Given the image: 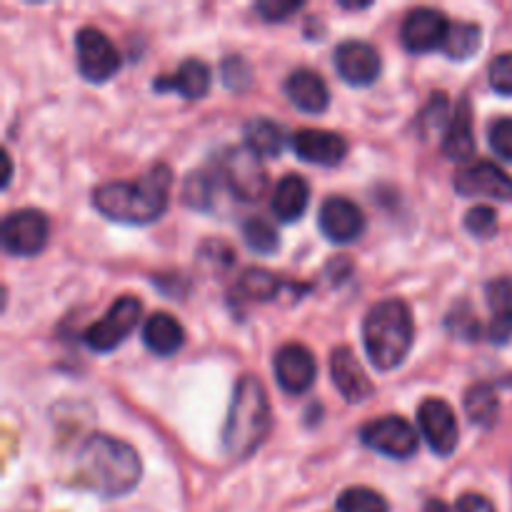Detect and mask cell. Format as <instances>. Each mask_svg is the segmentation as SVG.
I'll return each instance as SVG.
<instances>
[{
  "mask_svg": "<svg viewBox=\"0 0 512 512\" xmlns=\"http://www.w3.org/2000/svg\"><path fill=\"white\" fill-rule=\"evenodd\" d=\"M488 305L493 320H490V340L495 345H505L512 338V280L498 278L488 285Z\"/></svg>",
  "mask_w": 512,
  "mask_h": 512,
  "instance_id": "22",
  "label": "cell"
},
{
  "mask_svg": "<svg viewBox=\"0 0 512 512\" xmlns=\"http://www.w3.org/2000/svg\"><path fill=\"white\" fill-rule=\"evenodd\" d=\"M50 225L40 210L23 208L15 213L5 215L3 220V248L5 253L15 255V258H33L48 243Z\"/></svg>",
  "mask_w": 512,
  "mask_h": 512,
  "instance_id": "7",
  "label": "cell"
},
{
  "mask_svg": "<svg viewBox=\"0 0 512 512\" xmlns=\"http://www.w3.org/2000/svg\"><path fill=\"white\" fill-rule=\"evenodd\" d=\"M480 38H483V30L475 23H460L450 25L448 40H445L443 50L445 55H450L453 60H468L478 53Z\"/></svg>",
  "mask_w": 512,
  "mask_h": 512,
  "instance_id": "26",
  "label": "cell"
},
{
  "mask_svg": "<svg viewBox=\"0 0 512 512\" xmlns=\"http://www.w3.org/2000/svg\"><path fill=\"white\" fill-rule=\"evenodd\" d=\"M143 465L133 445L110 435H90L78 450L75 480L100 498H120L138 485Z\"/></svg>",
  "mask_w": 512,
  "mask_h": 512,
  "instance_id": "1",
  "label": "cell"
},
{
  "mask_svg": "<svg viewBox=\"0 0 512 512\" xmlns=\"http://www.w3.org/2000/svg\"><path fill=\"white\" fill-rule=\"evenodd\" d=\"M318 225L320 233H323L330 243L348 245L363 235L365 218L353 200L333 195V198L325 200L323 208H320Z\"/></svg>",
  "mask_w": 512,
  "mask_h": 512,
  "instance_id": "15",
  "label": "cell"
},
{
  "mask_svg": "<svg viewBox=\"0 0 512 512\" xmlns=\"http://www.w3.org/2000/svg\"><path fill=\"white\" fill-rule=\"evenodd\" d=\"M245 148L253 150L260 160L275 158L285 148V133L278 123L268 118H255L245 125Z\"/></svg>",
  "mask_w": 512,
  "mask_h": 512,
  "instance_id": "24",
  "label": "cell"
},
{
  "mask_svg": "<svg viewBox=\"0 0 512 512\" xmlns=\"http://www.w3.org/2000/svg\"><path fill=\"white\" fill-rule=\"evenodd\" d=\"M278 288H280L278 278H275L273 273H268V270H258V268L245 270L243 278H240V283H238L240 293H243L245 298H250V300L275 298Z\"/></svg>",
  "mask_w": 512,
  "mask_h": 512,
  "instance_id": "29",
  "label": "cell"
},
{
  "mask_svg": "<svg viewBox=\"0 0 512 512\" xmlns=\"http://www.w3.org/2000/svg\"><path fill=\"white\" fill-rule=\"evenodd\" d=\"M388 500L370 488H348L340 493L338 512H388Z\"/></svg>",
  "mask_w": 512,
  "mask_h": 512,
  "instance_id": "28",
  "label": "cell"
},
{
  "mask_svg": "<svg viewBox=\"0 0 512 512\" xmlns=\"http://www.w3.org/2000/svg\"><path fill=\"white\" fill-rule=\"evenodd\" d=\"M488 140L495 155H500V158L512 163V118L495 120L488 130Z\"/></svg>",
  "mask_w": 512,
  "mask_h": 512,
  "instance_id": "32",
  "label": "cell"
},
{
  "mask_svg": "<svg viewBox=\"0 0 512 512\" xmlns=\"http://www.w3.org/2000/svg\"><path fill=\"white\" fill-rule=\"evenodd\" d=\"M310 203V185L303 175H285L273 190V200H270V208L273 215L280 223H295L305 215Z\"/></svg>",
  "mask_w": 512,
  "mask_h": 512,
  "instance_id": "20",
  "label": "cell"
},
{
  "mask_svg": "<svg viewBox=\"0 0 512 512\" xmlns=\"http://www.w3.org/2000/svg\"><path fill=\"white\" fill-rule=\"evenodd\" d=\"M285 95H288L295 108L308 115H320L330 103L328 85L310 68L293 70L288 75V80H285Z\"/></svg>",
  "mask_w": 512,
  "mask_h": 512,
  "instance_id": "18",
  "label": "cell"
},
{
  "mask_svg": "<svg viewBox=\"0 0 512 512\" xmlns=\"http://www.w3.org/2000/svg\"><path fill=\"white\" fill-rule=\"evenodd\" d=\"M155 90L160 93H180L188 100H200L210 90V68L203 60H185L173 75H160L155 78Z\"/></svg>",
  "mask_w": 512,
  "mask_h": 512,
  "instance_id": "19",
  "label": "cell"
},
{
  "mask_svg": "<svg viewBox=\"0 0 512 512\" xmlns=\"http://www.w3.org/2000/svg\"><path fill=\"white\" fill-rule=\"evenodd\" d=\"M465 413H468L473 425L490 428L500 413V400L493 385L475 383L473 388H468V393H465Z\"/></svg>",
  "mask_w": 512,
  "mask_h": 512,
  "instance_id": "25",
  "label": "cell"
},
{
  "mask_svg": "<svg viewBox=\"0 0 512 512\" xmlns=\"http://www.w3.org/2000/svg\"><path fill=\"white\" fill-rule=\"evenodd\" d=\"M455 190L465 198H493L512 203V178L490 160L463 165L455 175Z\"/></svg>",
  "mask_w": 512,
  "mask_h": 512,
  "instance_id": "10",
  "label": "cell"
},
{
  "mask_svg": "<svg viewBox=\"0 0 512 512\" xmlns=\"http://www.w3.org/2000/svg\"><path fill=\"white\" fill-rule=\"evenodd\" d=\"M418 425L425 443L430 445V450H433L435 455L445 458V455L455 453L460 440L458 418H455V410L450 408L445 400L440 398L423 400V405L418 408Z\"/></svg>",
  "mask_w": 512,
  "mask_h": 512,
  "instance_id": "9",
  "label": "cell"
},
{
  "mask_svg": "<svg viewBox=\"0 0 512 512\" xmlns=\"http://www.w3.org/2000/svg\"><path fill=\"white\" fill-rule=\"evenodd\" d=\"M268 428L270 405L265 388L253 375H245L235 385L233 403H230L228 410V423H225L223 430L225 450L233 458H245L263 443Z\"/></svg>",
  "mask_w": 512,
  "mask_h": 512,
  "instance_id": "4",
  "label": "cell"
},
{
  "mask_svg": "<svg viewBox=\"0 0 512 512\" xmlns=\"http://www.w3.org/2000/svg\"><path fill=\"white\" fill-rule=\"evenodd\" d=\"M183 198L190 208H208L213 200V178L205 173L188 175L183 188Z\"/></svg>",
  "mask_w": 512,
  "mask_h": 512,
  "instance_id": "31",
  "label": "cell"
},
{
  "mask_svg": "<svg viewBox=\"0 0 512 512\" xmlns=\"http://www.w3.org/2000/svg\"><path fill=\"white\" fill-rule=\"evenodd\" d=\"M140 315H143V305L133 295H125L113 303V308L98 320V323L90 325L85 330L83 340L90 350L95 353H110V350L118 348L140 323Z\"/></svg>",
  "mask_w": 512,
  "mask_h": 512,
  "instance_id": "5",
  "label": "cell"
},
{
  "mask_svg": "<svg viewBox=\"0 0 512 512\" xmlns=\"http://www.w3.org/2000/svg\"><path fill=\"white\" fill-rule=\"evenodd\" d=\"M318 378L315 355L305 345L288 343L275 355V380L290 395H303L313 388Z\"/></svg>",
  "mask_w": 512,
  "mask_h": 512,
  "instance_id": "13",
  "label": "cell"
},
{
  "mask_svg": "<svg viewBox=\"0 0 512 512\" xmlns=\"http://www.w3.org/2000/svg\"><path fill=\"white\" fill-rule=\"evenodd\" d=\"M330 375H333L335 388L340 390L348 403L358 405L373 395V383L365 375L363 365L355 358V353L350 348H335L330 355Z\"/></svg>",
  "mask_w": 512,
  "mask_h": 512,
  "instance_id": "16",
  "label": "cell"
},
{
  "mask_svg": "<svg viewBox=\"0 0 512 512\" xmlns=\"http://www.w3.org/2000/svg\"><path fill=\"white\" fill-rule=\"evenodd\" d=\"M475 150V135H473V118H470V105L460 103L455 110L453 120H450L448 130L443 138V153L445 158L455 160V163H465Z\"/></svg>",
  "mask_w": 512,
  "mask_h": 512,
  "instance_id": "23",
  "label": "cell"
},
{
  "mask_svg": "<svg viewBox=\"0 0 512 512\" xmlns=\"http://www.w3.org/2000/svg\"><path fill=\"white\" fill-rule=\"evenodd\" d=\"M448 33L450 25L445 13L435 8H415L405 15L400 40L410 53H430L435 48H443Z\"/></svg>",
  "mask_w": 512,
  "mask_h": 512,
  "instance_id": "12",
  "label": "cell"
},
{
  "mask_svg": "<svg viewBox=\"0 0 512 512\" xmlns=\"http://www.w3.org/2000/svg\"><path fill=\"white\" fill-rule=\"evenodd\" d=\"M293 150L305 163L338 165L348 155V143L343 135L330 133V130L305 128L293 135Z\"/></svg>",
  "mask_w": 512,
  "mask_h": 512,
  "instance_id": "17",
  "label": "cell"
},
{
  "mask_svg": "<svg viewBox=\"0 0 512 512\" xmlns=\"http://www.w3.org/2000/svg\"><path fill=\"white\" fill-rule=\"evenodd\" d=\"M183 328L170 313H153L143 323V343L158 358H170L183 348Z\"/></svg>",
  "mask_w": 512,
  "mask_h": 512,
  "instance_id": "21",
  "label": "cell"
},
{
  "mask_svg": "<svg viewBox=\"0 0 512 512\" xmlns=\"http://www.w3.org/2000/svg\"><path fill=\"white\" fill-rule=\"evenodd\" d=\"M75 50H78V70L88 83H105L120 70L118 48L98 28L78 30Z\"/></svg>",
  "mask_w": 512,
  "mask_h": 512,
  "instance_id": "8",
  "label": "cell"
},
{
  "mask_svg": "<svg viewBox=\"0 0 512 512\" xmlns=\"http://www.w3.org/2000/svg\"><path fill=\"white\" fill-rule=\"evenodd\" d=\"M415 340L413 313L403 300L373 305L363 323L365 355L378 370H395L408 358Z\"/></svg>",
  "mask_w": 512,
  "mask_h": 512,
  "instance_id": "3",
  "label": "cell"
},
{
  "mask_svg": "<svg viewBox=\"0 0 512 512\" xmlns=\"http://www.w3.org/2000/svg\"><path fill=\"white\" fill-rule=\"evenodd\" d=\"M170 183H173V175L168 165H155L150 173L133 183L113 180V183L100 185L93 193V205L115 223H153L168 208Z\"/></svg>",
  "mask_w": 512,
  "mask_h": 512,
  "instance_id": "2",
  "label": "cell"
},
{
  "mask_svg": "<svg viewBox=\"0 0 512 512\" xmlns=\"http://www.w3.org/2000/svg\"><path fill=\"white\" fill-rule=\"evenodd\" d=\"M335 70L348 85L365 88V85H373L378 80L383 63H380L378 50L370 43L348 40L335 50Z\"/></svg>",
  "mask_w": 512,
  "mask_h": 512,
  "instance_id": "14",
  "label": "cell"
},
{
  "mask_svg": "<svg viewBox=\"0 0 512 512\" xmlns=\"http://www.w3.org/2000/svg\"><path fill=\"white\" fill-rule=\"evenodd\" d=\"M490 85L495 93L512 95V53H503L490 63Z\"/></svg>",
  "mask_w": 512,
  "mask_h": 512,
  "instance_id": "33",
  "label": "cell"
},
{
  "mask_svg": "<svg viewBox=\"0 0 512 512\" xmlns=\"http://www.w3.org/2000/svg\"><path fill=\"white\" fill-rule=\"evenodd\" d=\"M450 512H495V505L490 503L485 495L465 493V495H460L458 503L450 508Z\"/></svg>",
  "mask_w": 512,
  "mask_h": 512,
  "instance_id": "35",
  "label": "cell"
},
{
  "mask_svg": "<svg viewBox=\"0 0 512 512\" xmlns=\"http://www.w3.org/2000/svg\"><path fill=\"white\" fill-rule=\"evenodd\" d=\"M465 228L468 233H473L475 238L485 240V238H493L498 233V215H495L493 208L488 205H475L465 213Z\"/></svg>",
  "mask_w": 512,
  "mask_h": 512,
  "instance_id": "30",
  "label": "cell"
},
{
  "mask_svg": "<svg viewBox=\"0 0 512 512\" xmlns=\"http://www.w3.org/2000/svg\"><path fill=\"white\" fill-rule=\"evenodd\" d=\"M360 440L375 453L393 460H408L418 453L420 438L413 425L398 415H385V418L370 420L360 430Z\"/></svg>",
  "mask_w": 512,
  "mask_h": 512,
  "instance_id": "6",
  "label": "cell"
},
{
  "mask_svg": "<svg viewBox=\"0 0 512 512\" xmlns=\"http://www.w3.org/2000/svg\"><path fill=\"white\" fill-rule=\"evenodd\" d=\"M223 178L225 185L233 190L235 198L240 200H253L260 198V193L265 190V175L263 165H260V158L248 148H233L225 153L223 158Z\"/></svg>",
  "mask_w": 512,
  "mask_h": 512,
  "instance_id": "11",
  "label": "cell"
},
{
  "mask_svg": "<svg viewBox=\"0 0 512 512\" xmlns=\"http://www.w3.org/2000/svg\"><path fill=\"white\" fill-rule=\"evenodd\" d=\"M300 3H278V0H265V3L255 5V13L260 15L268 23H278V20L290 18L293 13H298Z\"/></svg>",
  "mask_w": 512,
  "mask_h": 512,
  "instance_id": "34",
  "label": "cell"
},
{
  "mask_svg": "<svg viewBox=\"0 0 512 512\" xmlns=\"http://www.w3.org/2000/svg\"><path fill=\"white\" fill-rule=\"evenodd\" d=\"M243 238L253 253L273 255L280 248V235L275 225H270L265 218H250L243 225Z\"/></svg>",
  "mask_w": 512,
  "mask_h": 512,
  "instance_id": "27",
  "label": "cell"
}]
</instances>
